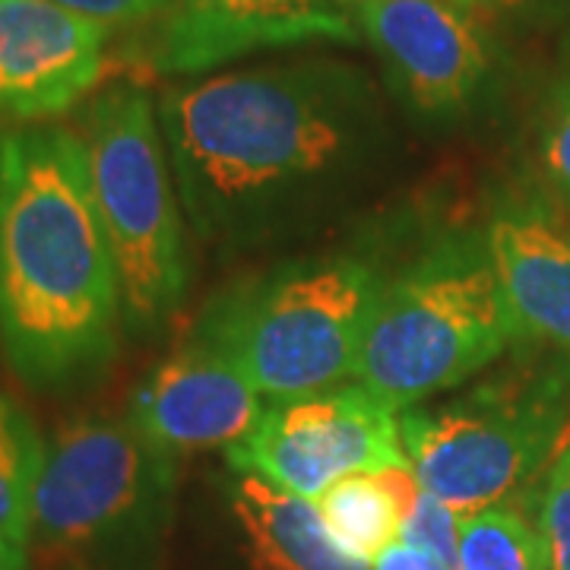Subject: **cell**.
Here are the masks:
<instances>
[{
	"label": "cell",
	"mask_w": 570,
	"mask_h": 570,
	"mask_svg": "<svg viewBox=\"0 0 570 570\" xmlns=\"http://www.w3.org/2000/svg\"><path fill=\"white\" fill-rule=\"evenodd\" d=\"M348 3H352V7H358V3H365V0H348Z\"/></svg>",
	"instance_id": "cell-26"
},
{
	"label": "cell",
	"mask_w": 570,
	"mask_h": 570,
	"mask_svg": "<svg viewBox=\"0 0 570 570\" xmlns=\"http://www.w3.org/2000/svg\"><path fill=\"white\" fill-rule=\"evenodd\" d=\"M419 494L422 485L412 466H390L346 475L314 504L340 549L374 564L390 546L400 542L403 520L415 508Z\"/></svg>",
	"instance_id": "cell-15"
},
{
	"label": "cell",
	"mask_w": 570,
	"mask_h": 570,
	"mask_svg": "<svg viewBox=\"0 0 570 570\" xmlns=\"http://www.w3.org/2000/svg\"><path fill=\"white\" fill-rule=\"evenodd\" d=\"M520 340L489 247L448 245L387 279L367 324L358 384L396 412L460 387Z\"/></svg>",
	"instance_id": "cell-4"
},
{
	"label": "cell",
	"mask_w": 570,
	"mask_h": 570,
	"mask_svg": "<svg viewBox=\"0 0 570 570\" xmlns=\"http://www.w3.org/2000/svg\"><path fill=\"white\" fill-rule=\"evenodd\" d=\"M108 26L55 0H0V118H58L105 73Z\"/></svg>",
	"instance_id": "cell-11"
},
{
	"label": "cell",
	"mask_w": 570,
	"mask_h": 570,
	"mask_svg": "<svg viewBox=\"0 0 570 570\" xmlns=\"http://www.w3.org/2000/svg\"><path fill=\"white\" fill-rule=\"evenodd\" d=\"M374 570H428V564L403 542H396L374 561Z\"/></svg>",
	"instance_id": "cell-22"
},
{
	"label": "cell",
	"mask_w": 570,
	"mask_h": 570,
	"mask_svg": "<svg viewBox=\"0 0 570 570\" xmlns=\"http://www.w3.org/2000/svg\"><path fill=\"white\" fill-rule=\"evenodd\" d=\"M485 247L517 333L570 352V235L532 213H501Z\"/></svg>",
	"instance_id": "cell-13"
},
{
	"label": "cell",
	"mask_w": 570,
	"mask_h": 570,
	"mask_svg": "<svg viewBox=\"0 0 570 570\" xmlns=\"http://www.w3.org/2000/svg\"><path fill=\"white\" fill-rule=\"evenodd\" d=\"M384 285L365 257L283 266L216 302L194 333L223 348L264 400L295 403L358 374Z\"/></svg>",
	"instance_id": "cell-3"
},
{
	"label": "cell",
	"mask_w": 570,
	"mask_h": 570,
	"mask_svg": "<svg viewBox=\"0 0 570 570\" xmlns=\"http://www.w3.org/2000/svg\"><path fill=\"white\" fill-rule=\"evenodd\" d=\"M450 3H456L463 10H472V7H482V3H491V0H450Z\"/></svg>",
	"instance_id": "cell-24"
},
{
	"label": "cell",
	"mask_w": 570,
	"mask_h": 570,
	"mask_svg": "<svg viewBox=\"0 0 570 570\" xmlns=\"http://www.w3.org/2000/svg\"><path fill=\"white\" fill-rule=\"evenodd\" d=\"M175 456L153 448L130 419L80 415L45 444L32 546L73 570L127 564L159 527Z\"/></svg>",
	"instance_id": "cell-6"
},
{
	"label": "cell",
	"mask_w": 570,
	"mask_h": 570,
	"mask_svg": "<svg viewBox=\"0 0 570 570\" xmlns=\"http://www.w3.org/2000/svg\"><path fill=\"white\" fill-rule=\"evenodd\" d=\"M546 168L554 187L570 197V105L558 115L546 137Z\"/></svg>",
	"instance_id": "cell-21"
},
{
	"label": "cell",
	"mask_w": 570,
	"mask_h": 570,
	"mask_svg": "<svg viewBox=\"0 0 570 570\" xmlns=\"http://www.w3.org/2000/svg\"><path fill=\"white\" fill-rule=\"evenodd\" d=\"M165 153L200 242H257L340 200L381 146L367 82L336 63L219 73L168 89Z\"/></svg>",
	"instance_id": "cell-1"
},
{
	"label": "cell",
	"mask_w": 570,
	"mask_h": 570,
	"mask_svg": "<svg viewBox=\"0 0 570 570\" xmlns=\"http://www.w3.org/2000/svg\"><path fill=\"white\" fill-rule=\"evenodd\" d=\"M564 425L558 384H489L441 409L400 412L419 485L456 517L508 508L549 460Z\"/></svg>",
	"instance_id": "cell-7"
},
{
	"label": "cell",
	"mask_w": 570,
	"mask_h": 570,
	"mask_svg": "<svg viewBox=\"0 0 570 570\" xmlns=\"http://www.w3.org/2000/svg\"><path fill=\"white\" fill-rule=\"evenodd\" d=\"M355 22L428 115L466 108L485 80V39L450 0H365L355 7Z\"/></svg>",
	"instance_id": "cell-12"
},
{
	"label": "cell",
	"mask_w": 570,
	"mask_h": 570,
	"mask_svg": "<svg viewBox=\"0 0 570 570\" xmlns=\"http://www.w3.org/2000/svg\"><path fill=\"white\" fill-rule=\"evenodd\" d=\"M29 568V549H20L7 539H0V570H26Z\"/></svg>",
	"instance_id": "cell-23"
},
{
	"label": "cell",
	"mask_w": 570,
	"mask_h": 570,
	"mask_svg": "<svg viewBox=\"0 0 570 570\" xmlns=\"http://www.w3.org/2000/svg\"><path fill=\"white\" fill-rule=\"evenodd\" d=\"M67 10L102 22V26H127V22H142L149 17H159L168 0H55Z\"/></svg>",
	"instance_id": "cell-20"
},
{
	"label": "cell",
	"mask_w": 570,
	"mask_h": 570,
	"mask_svg": "<svg viewBox=\"0 0 570 570\" xmlns=\"http://www.w3.org/2000/svg\"><path fill=\"white\" fill-rule=\"evenodd\" d=\"M463 570H549L539 532L513 508H491L460 517Z\"/></svg>",
	"instance_id": "cell-17"
},
{
	"label": "cell",
	"mask_w": 570,
	"mask_h": 570,
	"mask_svg": "<svg viewBox=\"0 0 570 570\" xmlns=\"http://www.w3.org/2000/svg\"><path fill=\"white\" fill-rule=\"evenodd\" d=\"M45 463V441L10 396L0 393V539L29 549L32 501Z\"/></svg>",
	"instance_id": "cell-16"
},
{
	"label": "cell",
	"mask_w": 570,
	"mask_h": 570,
	"mask_svg": "<svg viewBox=\"0 0 570 570\" xmlns=\"http://www.w3.org/2000/svg\"><path fill=\"white\" fill-rule=\"evenodd\" d=\"M311 39H358L355 7L348 0H168L153 63L163 73H204Z\"/></svg>",
	"instance_id": "cell-10"
},
{
	"label": "cell",
	"mask_w": 570,
	"mask_h": 570,
	"mask_svg": "<svg viewBox=\"0 0 570 570\" xmlns=\"http://www.w3.org/2000/svg\"><path fill=\"white\" fill-rule=\"evenodd\" d=\"M232 510L254 570H374L330 535L314 501L238 472Z\"/></svg>",
	"instance_id": "cell-14"
},
{
	"label": "cell",
	"mask_w": 570,
	"mask_h": 570,
	"mask_svg": "<svg viewBox=\"0 0 570 570\" xmlns=\"http://www.w3.org/2000/svg\"><path fill=\"white\" fill-rule=\"evenodd\" d=\"M400 542L412 549L428 570H463L460 568V517L441 504L434 494L422 491L415 508L403 520Z\"/></svg>",
	"instance_id": "cell-18"
},
{
	"label": "cell",
	"mask_w": 570,
	"mask_h": 570,
	"mask_svg": "<svg viewBox=\"0 0 570 570\" xmlns=\"http://www.w3.org/2000/svg\"><path fill=\"white\" fill-rule=\"evenodd\" d=\"M80 137L118 266L124 326L134 336H153L175 317L190 283L181 200L159 111L137 86H111L92 99Z\"/></svg>",
	"instance_id": "cell-5"
},
{
	"label": "cell",
	"mask_w": 570,
	"mask_h": 570,
	"mask_svg": "<svg viewBox=\"0 0 570 570\" xmlns=\"http://www.w3.org/2000/svg\"><path fill=\"white\" fill-rule=\"evenodd\" d=\"M535 532L542 539L549 570H570V441L564 450H558L546 472Z\"/></svg>",
	"instance_id": "cell-19"
},
{
	"label": "cell",
	"mask_w": 570,
	"mask_h": 570,
	"mask_svg": "<svg viewBox=\"0 0 570 570\" xmlns=\"http://www.w3.org/2000/svg\"><path fill=\"white\" fill-rule=\"evenodd\" d=\"M121 283L80 134L0 137V343L29 387H77L118 352Z\"/></svg>",
	"instance_id": "cell-2"
},
{
	"label": "cell",
	"mask_w": 570,
	"mask_h": 570,
	"mask_svg": "<svg viewBox=\"0 0 570 570\" xmlns=\"http://www.w3.org/2000/svg\"><path fill=\"white\" fill-rule=\"evenodd\" d=\"M225 460L305 501L355 472L409 466L400 412L362 384L273 403L245 441L225 450Z\"/></svg>",
	"instance_id": "cell-8"
},
{
	"label": "cell",
	"mask_w": 570,
	"mask_h": 570,
	"mask_svg": "<svg viewBox=\"0 0 570 570\" xmlns=\"http://www.w3.org/2000/svg\"><path fill=\"white\" fill-rule=\"evenodd\" d=\"M498 3H504V7H517V3H523V0H498Z\"/></svg>",
	"instance_id": "cell-25"
},
{
	"label": "cell",
	"mask_w": 570,
	"mask_h": 570,
	"mask_svg": "<svg viewBox=\"0 0 570 570\" xmlns=\"http://www.w3.org/2000/svg\"><path fill=\"white\" fill-rule=\"evenodd\" d=\"M264 393L206 336L194 333L142 381L130 422L168 456L235 448L264 419Z\"/></svg>",
	"instance_id": "cell-9"
}]
</instances>
